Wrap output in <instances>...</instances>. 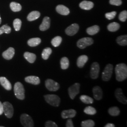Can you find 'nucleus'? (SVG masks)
Masks as SVG:
<instances>
[{
  "instance_id": "nucleus-2",
  "label": "nucleus",
  "mask_w": 127,
  "mask_h": 127,
  "mask_svg": "<svg viewBox=\"0 0 127 127\" xmlns=\"http://www.w3.org/2000/svg\"><path fill=\"white\" fill-rule=\"evenodd\" d=\"M14 91L15 95L20 100H24L25 98V89L23 84L20 82H17L14 85Z\"/></svg>"
},
{
  "instance_id": "nucleus-20",
  "label": "nucleus",
  "mask_w": 127,
  "mask_h": 127,
  "mask_svg": "<svg viewBox=\"0 0 127 127\" xmlns=\"http://www.w3.org/2000/svg\"><path fill=\"white\" fill-rule=\"evenodd\" d=\"M56 10L59 13L64 16L68 15L70 13V10L68 8L63 5H59L57 6Z\"/></svg>"
},
{
  "instance_id": "nucleus-39",
  "label": "nucleus",
  "mask_w": 127,
  "mask_h": 127,
  "mask_svg": "<svg viewBox=\"0 0 127 127\" xmlns=\"http://www.w3.org/2000/svg\"><path fill=\"white\" fill-rule=\"evenodd\" d=\"M116 14L117 13L116 11H112L111 12H109V13L105 14V18L109 20H111L115 18V17L116 15Z\"/></svg>"
},
{
  "instance_id": "nucleus-45",
  "label": "nucleus",
  "mask_w": 127,
  "mask_h": 127,
  "mask_svg": "<svg viewBox=\"0 0 127 127\" xmlns=\"http://www.w3.org/2000/svg\"><path fill=\"white\" fill-rule=\"evenodd\" d=\"M1 18H0V24H1Z\"/></svg>"
},
{
  "instance_id": "nucleus-27",
  "label": "nucleus",
  "mask_w": 127,
  "mask_h": 127,
  "mask_svg": "<svg viewBox=\"0 0 127 127\" xmlns=\"http://www.w3.org/2000/svg\"><path fill=\"white\" fill-rule=\"evenodd\" d=\"M116 41L118 44L121 46H126L127 45V35H124L118 37Z\"/></svg>"
},
{
  "instance_id": "nucleus-21",
  "label": "nucleus",
  "mask_w": 127,
  "mask_h": 127,
  "mask_svg": "<svg viewBox=\"0 0 127 127\" xmlns=\"http://www.w3.org/2000/svg\"><path fill=\"white\" fill-rule=\"evenodd\" d=\"M79 6L82 9L90 10L94 7V3L91 1L84 0L80 3Z\"/></svg>"
},
{
  "instance_id": "nucleus-19",
  "label": "nucleus",
  "mask_w": 127,
  "mask_h": 127,
  "mask_svg": "<svg viewBox=\"0 0 127 127\" xmlns=\"http://www.w3.org/2000/svg\"><path fill=\"white\" fill-rule=\"evenodd\" d=\"M88 57L86 55H84L80 56L77 59V65L78 67L79 68H82L88 61Z\"/></svg>"
},
{
  "instance_id": "nucleus-41",
  "label": "nucleus",
  "mask_w": 127,
  "mask_h": 127,
  "mask_svg": "<svg viewBox=\"0 0 127 127\" xmlns=\"http://www.w3.org/2000/svg\"><path fill=\"white\" fill-rule=\"evenodd\" d=\"M109 2L111 4L115 6H120L122 3V0H110Z\"/></svg>"
},
{
  "instance_id": "nucleus-1",
  "label": "nucleus",
  "mask_w": 127,
  "mask_h": 127,
  "mask_svg": "<svg viewBox=\"0 0 127 127\" xmlns=\"http://www.w3.org/2000/svg\"><path fill=\"white\" fill-rule=\"evenodd\" d=\"M116 79L118 82H123L127 78V66L124 63L117 64L115 68Z\"/></svg>"
},
{
  "instance_id": "nucleus-32",
  "label": "nucleus",
  "mask_w": 127,
  "mask_h": 127,
  "mask_svg": "<svg viewBox=\"0 0 127 127\" xmlns=\"http://www.w3.org/2000/svg\"><path fill=\"white\" fill-rule=\"evenodd\" d=\"M11 9L14 12H18L22 9V6L19 3L16 2H12L10 4Z\"/></svg>"
},
{
  "instance_id": "nucleus-44",
  "label": "nucleus",
  "mask_w": 127,
  "mask_h": 127,
  "mask_svg": "<svg viewBox=\"0 0 127 127\" xmlns=\"http://www.w3.org/2000/svg\"><path fill=\"white\" fill-rule=\"evenodd\" d=\"M115 125L113 123H107L106 124L105 126L104 127H114Z\"/></svg>"
},
{
  "instance_id": "nucleus-40",
  "label": "nucleus",
  "mask_w": 127,
  "mask_h": 127,
  "mask_svg": "<svg viewBox=\"0 0 127 127\" xmlns=\"http://www.w3.org/2000/svg\"><path fill=\"white\" fill-rule=\"evenodd\" d=\"M45 126L46 127H58L57 124L51 121H48L45 123Z\"/></svg>"
},
{
  "instance_id": "nucleus-18",
  "label": "nucleus",
  "mask_w": 127,
  "mask_h": 127,
  "mask_svg": "<svg viewBox=\"0 0 127 127\" xmlns=\"http://www.w3.org/2000/svg\"><path fill=\"white\" fill-rule=\"evenodd\" d=\"M25 80L27 83L35 85H39L41 82L40 78L36 76H28L26 77Z\"/></svg>"
},
{
  "instance_id": "nucleus-15",
  "label": "nucleus",
  "mask_w": 127,
  "mask_h": 127,
  "mask_svg": "<svg viewBox=\"0 0 127 127\" xmlns=\"http://www.w3.org/2000/svg\"><path fill=\"white\" fill-rule=\"evenodd\" d=\"M50 18L48 17H45L43 18L42 22L40 26V29L41 31H45L50 27Z\"/></svg>"
},
{
  "instance_id": "nucleus-24",
  "label": "nucleus",
  "mask_w": 127,
  "mask_h": 127,
  "mask_svg": "<svg viewBox=\"0 0 127 127\" xmlns=\"http://www.w3.org/2000/svg\"><path fill=\"white\" fill-rule=\"evenodd\" d=\"M100 28L99 26L97 25H95L93 26H92L91 27H89L87 29V32L88 34L91 35H94L95 34H96L97 32L99 31Z\"/></svg>"
},
{
  "instance_id": "nucleus-34",
  "label": "nucleus",
  "mask_w": 127,
  "mask_h": 127,
  "mask_svg": "<svg viewBox=\"0 0 127 127\" xmlns=\"http://www.w3.org/2000/svg\"><path fill=\"white\" fill-rule=\"evenodd\" d=\"M83 111L85 114L89 115H95L96 113V109L91 106H89L85 107V108L84 109Z\"/></svg>"
},
{
  "instance_id": "nucleus-25",
  "label": "nucleus",
  "mask_w": 127,
  "mask_h": 127,
  "mask_svg": "<svg viewBox=\"0 0 127 127\" xmlns=\"http://www.w3.org/2000/svg\"><path fill=\"white\" fill-rule=\"evenodd\" d=\"M41 42V39L39 38H33L27 41L28 45L30 47H36Z\"/></svg>"
},
{
  "instance_id": "nucleus-9",
  "label": "nucleus",
  "mask_w": 127,
  "mask_h": 127,
  "mask_svg": "<svg viewBox=\"0 0 127 127\" xmlns=\"http://www.w3.org/2000/svg\"><path fill=\"white\" fill-rule=\"evenodd\" d=\"M3 112L5 116L8 118H11L13 115L14 109L12 105L8 102H5L3 104Z\"/></svg>"
},
{
  "instance_id": "nucleus-5",
  "label": "nucleus",
  "mask_w": 127,
  "mask_h": 127,
  "mask_svg": "<svg viewBox=\"0 0 127 127\" xmlns=\"http://www.w3.org/2000/svg\"><path fill=\"white\" fill-rule=\"evenodd\" d=\"M20 122L23 127H34V123L32 118L27 114H23L21 115Z\"/></svg>"
},
{
  "instance_id": "nucleus-6",
  "label": "nucleus",
  "mask_w": 127,
  "mask_h": 127,
  "mask_svg": "<svg viewBox=\"0 0 127 127\" xmlns=\"http://www.w3.org/2000/svg\"><path fill=\"white\" fill-rule=\"evenodd\" d=\"M94 43L93 40L90 37H84L80 39L77 41V47L81 49H84L87 47L91 45Z\"/></svg>"
},
{
  "instance_id": "nucleus-37",
  "label": "nucleus",
  "mask_w": 127,
  "mask_h": 127,
  "mask_svg": "<svg viewBox=\"0 0 127 127\" xmlns=\"http://www.w3.org/2000/svg\"><path fill=\"white\" fill-rule=\"evenodd\" d=\"M11 29L10 27L7 25H5L0 28V35L3 33H9L11 32Z\"/></svg>"
},
{
  "instance_id": "nucleus-12",
  "label": "nucleus",
  "mask_w": 127,
  "mask_h": 127,
  "mask_svg": "<svg viewBox=\"0 0 127 127\" xmlns=\"http://www.w3.org/2000/svg\"><path fill=\"white\" fill-rule=\"evenodd\" d=\"M79 29V26L76 23L73 24L68 27L65 30V32L69 36H73L76 34Z\"/></svg>"
},
{
  "instance_id": "nucleus-17",
  "label": "nucleus",
  "mask_w": 127,
  "mask_h": 127,
  "mask_svg": "<svg viewBox=\"0 0 127 127\" xmlns=\"http://www.w3.org/2000/svg\"><path fill=\"white\" fill-rule=\"evenodd\" d=\"M0 84L6 90L10 91L12 89L11 84L10 83L9 81L5 77H0Z\"/></svg>"
},
{
  "instance_id": "nucleus-11",
  "label": "nucleus",
  "mask_w": 127,
  "mask_h": 127,
  "mask_svg": "<svg viewBox=\"0 0 127 127\" xmlns=\"http://www.w3.org/2000/svg\"><path fill=\"white\" fill-rule=\"evenodd\" d=\"M114 94L118 101L123 104H127V97L123 94V90L121 88L117 89L115 91Z\"/></svg>"
},
{
  "instance_id": "nucleus-23",
  "label": "nucleus",
  "mask_w": 127,
  "mask_h": 127,
  "mask_svg": "<svg viewBox=\"0 0 127 127\" xmlns=\"http://www.w3.org/2000/svg\"><path fill=\"white\" fill-rule=\"evenodd\" d=\"M40 13L38 11H33L28 14L27 16V20L29 21H32L39 18L40 17Z\"/></svg>"
},
{
  "instance_id": "nucleus-10",
  "label": "nucleus",
  "mask_w": 127,
  "mask_h": 127,
  "mask_svg": "<svg viewBox=\"0 0 127 127\" xmlns=\"http://www.w3.org/2000/svg\"><path fill=\"white\" fill-rule=\"evenodd\" d=\"M100 66L97 62H94L91 64L90 71L91 77L93 79H97L99 73Z\"/></svg>"
},
{
  "instance_id": "nucleus-43",
  "label": "nucleus",
  "mask_w": 127,
  "mask_h": 127,
  "mask_svg": "<svg viewBox=\"0 0 127 127\" xmlns=\"http://www.w3.org/2000/svg\"><path fill=\"white\" fill-rule=\"evenodd\" d=\"M3 113V104L0 101V115H1Z\"/></svg>"
},
{
  "instance_id": "nucleus-22",
  "label": "nucleus",
  "mask_w": 127,
  "mask_h": 127,
  "mask_svg": "<svg viewBox=\"0 0 127 127\" xmlns=\"http://www.w3.org/2000/svg\"><path fill=\"white\" fill-rule=\"evenodd\" d=\"M24 57L25 59L30 63H33L36 59V55L29 52H26L24 54Z\"/></svg>"
},
{
  "instance_id": "nucleus-29",
  "label": "nucleus",
  "mask_w": 127,
  "mask_h": 127,
  "mask_svg": "<svg viewBox=\"0 0 127 127\" xmlns=\"http://www.w3.org/2000/svg\"><path fill=\"white\" fill-rule=\"evenodd\" d=\"M120 27V25L117 22L110 23L107 26V29L109 31L114 32L118 31Z\"/></svg>"
},
{
  "instance_id": "nucleus-35",
  "label": "nucleus",
  "mask_w": 127,
  "mask_h": 127,
  "mask_svg": "<svg viewBox=\"0 0 127 127\" xmlns=\"http://www.w3.org/2000/svg\"><path fill=\"white\" fill-rule=\"evenodd\" d=\"M82 127H94L95 126V123L92 120H88L82 121L81 123Z\"/></svg>"
},
{
  "instance_id": "nucleus-30",
  "label": "nucleus",
  "mask_w": 127,
  "mask_h": 127,
  "mask_svg": "<svg viewBox=\"0 0 127 127\" xmlns=\"http://www.w3.org/2000/svg\"><path fill=\"white\" fill-rule=\"evenodd\" d=\"M108 113L112 116H117L120 114V110L117 106H113L108 109Z\"/></svg>"
},
{
  "instance_id": "nucleus-4",
  "label": "nucleus",
  "mask_w": 127,
  "mask_h": 127,
  "mask_svg": "<svg viewBox=\"0 0 127 127\" xmlns=\"http://www.w3.org/2000/svg\"><path fill=\"white\" fill-rule=\"evenodd\" d=\"M114 70V66L112 64H107L102 74V79L105 82L109 81L111 78Z\"/></svg>"
},
{
  "instance_id": "nucleus-7",
  "label": "nucleus",
  "mask_w": 127,
  "mask_h": 127,
  "mask_svg": "<svg viewBox=\"0 0 127 127\" xmlns=\"http://www.w3.org/2000/svg\"><path fill=\"white\" fill-rule=\"evenodd\" d=\"M80 86V83H75L68 88V94L71 99H74L76 95L79 93Z\"/></svg>"
},
{
  "instance_id": "nucleus-28",
  "label": "nucleus",
  "mask_w": 127,
  "mask_h": 127,
  "mask_svg": "<svg viewBox=\"0 0 127 127\" xmlns=\"http://www.w3.org/2000/svg\"><path fill=\"white\" fill-rule=\"evenodd\" d=\"M52 50L50 48H46L44 49L41 53V57L42 59L44 60H47L49 58L50 55L52 53Z\"/></svg>"
},
{
  "instance_id": "nucleus-31",
  "label": "nucleus",
  "mask_w": 127,
  "mask_h": 127,
  "mask_svg": "<svg viewBox=\"0 0 127 127\" xmlns=\"http://www.w3.org/2000/svg\"><path fill=\"white\" fill-rule=\"evenodd\" d=\"M80 99L83 103L86 104H93L94 102V100L92 99V98L85 95H81L80 97Z\"/></svg>"
},
{
  "instance_id": "nucleus-13",
  "label": "nucleus",
  "mask_w": 127,
  "mask_h": 127,
  "mask_svg": "<svg viewBox=\"0 0 127 127\" xmlns=\"http://www.w3.org/2000/svg\"><path fill=\"white\" fill-rule=\"evenodd\" d=\"M76 114V111L74 109L64 110L61 113V117L63 119H68L74 117Z\"/></svg>"
},
{
  "instance_id": "nucleus-42",
  "label": "nucleus",
  "mask_w": 127,
  "mask_h": 127,
  "mask_svg": "<svg viewBox=\"0 0 127 127\" xmlns=\"http://www.w3.org/2000/svg\"><path fill=\"white\" fill-rule=\"evenodd\" d=\"M66 127H73L74 125L73 124V121L71 119H68L66 123Z\"/></svg>"
},
{
  "instance_id": "nucleus-3",
  "label": "nucleus",
  "mask_w": 127,
  "mask_h": 127,
  "mask_svg": "<svg viewBox=\"0 0 127 127\" xmlns=\"http://www.w3.org/2000/svg\"><path fill=\"white\" fill-rule=\"evenodd\" d=\"M46 101L51 105L58 107L60 103V98L58 95L54 94H48L44 96Z\"/></svg>"
},
{
  "instance_id": "nucleus-16",
  "label": "nucleus",
  "mask_w": 127,
  "mask_h": 127,
  "mask_svg": "<svg viewBox=\"0 0 127 127\" xmlns=\"http://www.w3.org/2000/svg\"><path fill=\"white\" fill-rule=\"evenodd\" d=\"M15 54V50L13 48L10 47L2 53V57L7 60L11 59Z\"/></svg>"
},
{
  "instance_id": "nucleus-26",
  "label": "nucleus",
  "mask_w": 127,
  "mask_h": 127,
  "mask_svg": "<svg viewBox=\"0 0 127 127\" xmlns=\"http://www.w3.org/2000/svg\"><path fill=\"white\" fill-rule=\"evenodd\" d=\"M61 68L63 70H66L69 66V61L67 58L63 57L60 60Z\"/></svg>"
},
{
  "instance_id": "nucleus-36",
  "label": "nucleus",
  "mask_w": 127,
  "mask_h": 127,
  "mask_svg": "<svg viewBox=\"0 0 127 127\" xmlns=\"http://www.w3.org/2000/svg\"><path fill=\"white\" fill-rule=\"evenodd\" d=\"M22 25V21L20 19L16 18L13 21V27L16 31H18L20 30Z\"/></svg>"
},
{
  "instance_id": "nucleus-38",
  "label": "nucleus",
  "mask_w": 127,
  "mask_h": 127,
  "mask_svg": "<svg viewBox=\"0 0 127 127\" xmlns=\"http://www.w3.org/2000/svg\"><path fill=\"white\" fill-rule=\"evenodd\" d=\"M119 20L121 21L125 22L126 21L127 18V11L126 10H123L122 11L119 16Z\"/></svg>"
},
{
  "instance_id": "nucleus-14",
  "label": "nucleus",
  "mask_w": 127,
  "mask_h": 127,
  "mask_svg": "<svg viewBox=\"0 0 127 127\" xmlns=\"http://www.w3.org/2000/svg\"><path fill=\"white\" fill-rule=\"evenodd\" d=\"M93 93L94 98L97 100H100L103 97V91L100 87L96 86L93 88Z\"/></svg>"
},
{
  "instance_id": "nucleus-8",
  "label": "nucleus",
  "mask_w": 127,
  "mask_h": 127,
  "mask_svg": "<svg viewBox=\"0 0 127 127\" xmlns=\"http://www.w3.org/2000/svg\"><path fill=\"white\" fill-rule=\"evenodd\" d=\"M45 84L46 88L50 91H58L60 88L59 83L50 79L46 80Z\"/></svg>"
},
{
  "instance_id": "nucleus-33",
  "label": "nucleus",
  "mask_w": 127,
  "mask_h": 127,
  "mask_svg": "<svg viewBox=\"0 0 127 127\" xmlns=\"http://www.w3.org/2000/svg\"><path fill=\"white\" fill-rule=\"evenodd\" d=\"M62 41V38L61 37L58 36L55 37L51 40V44L55 47H59Z\"/></svg>"
}]
</instances>
